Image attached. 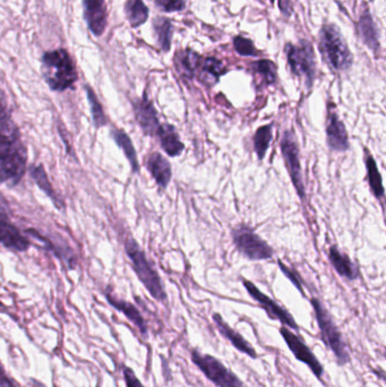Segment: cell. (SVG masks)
Instances as JSON below:
<instances>
[{
	"label": "cell",
	"instance_id": "1",
	"mask_svg": "<svg viewBox=\"0 0 386 387\" xmlns=\"http://www.w3.org/2000/svg\"><path fill=\"white\" fill-rule=\"evenodd\" d=\"M28 166V149L21 132L0 135V184L14 187L24 177Z\"/></svg>",
	"mask_w": 386,
	"mask_h": 387
},
{
	"label": "cell",
	"instance_id": "3",
	"mask_svg": "<svg viewBox=\"0 0 386 387\" xmlns=\"http://www.w3.org/2000/svg\"><path fill=\"white\" fill-rule=\"evenodd\" d=\"M311 304H312L315 318L318 322L323 343L334 354V357L340 366H345L350 363L351 356L347 342L343 339V333L334 322L330 312L326 309L320 299L315 298V297L311 298Z\"/></svg>",
	"mask_w": 386,
	"mask_h": 387
},
{
	"label": "cell",
	"instance_id": "35",
	"mask_svg": "<svg viewBox=\"0 0 386 387\" xmlns=\"http://www.w3.org/2000/svg\"><path fill=\"white\" fill-rule=\"evenodd\" d=\"M279 265L280 270H281V271L283 272L284 274H286V277H287L288 279H289L290 281L293 282V285H295L296 288L298 289L299 292H301L303 296H305V292H303V285H301V279H299L298 275L296 274V272L289 270L287 266L284 265V264L282 263L281 260H279Z\"/></svg>",
	"mask_w": 386,
	"mask_h": 387
},
{
	"label": "cell",
	"instance_id": "25",
	"mask_svg": "<svg viewBox=\"0 0 386 387\" xmlns=\"http://www.w3.org/2000/svg\"><path fill=\"white\" fill-rule=\"evenodd\" d=\"M153 31L155 40L163 53H169L172 49L174 25L167 17H155L153 20Z\"/></svg>",
	"mask_w": 386,
	"mask_h": 387
},
{
	"label": "cell",
	"instance_id": "4",
	"mask_svg": "<svg viewBox=\"0 0 386 387\" xmlns=\"http://www.w3.org/2000/svg\"><path fill=\"white\" fill-rule=\"evenodd\" d=\"M318 41L323 58L331 68L339 72L350 70L353 55L337 25L326 24L322 26Z\"/></svg>",
	"mask_w": 386,
	"mask_h": 387
},
{
	"label": "cell",
	"instance_id": "40",
	"mask_svg": "<svg viewBox=\"0 0 386 387\" xmlns=\"http://www.w3.org/2000/svg\"><path fill=\"white\" fill-rule=\"evenodd\" d=\"M271 1V4H274V1H276V0H270Z\"/></svg>",
	"mask_w": 386,
	"mask_h": 387
},
{
	"label": "cell",
	"instance_id": "11",
	"mask_svg": "<svg viewBox=\"0 0 386 387\" xmlns=\"http://www.w3.org/2000/svg\"><path fill=\"white\" fill-rule=\"evenodd\" d=\"M280 334H281L282 339L287 344L290 351L293 352L296 359H298L301 363L305 364L309 368V371H312L315 376L318 377V379L323 381L324 366L320 364L314 352L307 346L306 342L299 335L296 334L291 329L286 327H280Z\"/></svg>",
	"mask_w": 386,
	"mask_h": 387
},
{
	"label": "cell",
	"instance_id": "28",
	"mask_svg": "<svg viewBox=\"0 0 386 387\" xmlns=\"http://www.w3.org/2000/svg\"><path fill=\"white\" fill-rule=\"evenodd\" d=\"M125 11L132 28H140L149 18L150 11L144 0H127Z\"/></svg>",
	"mask_w": 386,
	"mask_h": 387
},
{
	"label": "cell",
	"instance_id": "8",
	"mask_svg": "<svg viewBox=\"0 0 386 387\" xmlns=\"http://www.w3.org/2000/svg\"><path fill=\"white\" fill-rule=\"evenodd\" d=\"M231 235L236 248L244 258L251 260H270L274 255L270 245L247 226L235 228Z\"/></svg>",
	"mask_w": 386,
	"mask_h": 387
},
{
	"label": "cell",
	"instance_id": "34",
	"mask_svg": "<svg viewBox=\"0 0 386 387\" xmlns=\"http://www.w3.org/2000/svg\"><path fill=\"white\" fill-rule=\"evenodd\" d=\"M122 377H124L126 387H145L138 378L135 371H132V368L128 367V366L122 367Z\"/></svg>",
	"mask_w": 386,
	"mask_h": 387
},
{
	"label": "cell",
	"instance_id": "39",
	"mask_svg": "<svg viewBox=\"0 0 386 387\" xmlns=\"http://www.w3.org/2000/svg\"><path fill=\"white\" fill-rule=\"evenodd\" d=\"M4 307H5V306H4L3 302H0V310H3Z\"/></svg>",
	"mask_w": 386,
	"mask_h": 387
},
{
	"label": "cell",
	"instance_id": "15",
	"mask_svg": "<svg viewBox=\"0 0 386 387\" xmlns=\"http://www.w3.org/2000/svg\"><path fill=\"white\" fill-rule=\"evenodd\" d=\"M213 321H214L217 329H218L220 334L224 336L226 340L229 341L231 343V346L241 352V354L249 356L251 359H257L259 354H257L256 349L251 346L249 341L244 338L243 335L237 332L235 329H232L229 324L224 321V317L219 313H214L212 315Z\"/></svg>",
	"mask_w": 386,
	"mask_h": 387
},
{
	"label": "cell",
	"instance_id": "12",
	"mask_svg": "<svg viewBox=\"0 0 386 387\" xmlns=\"http://www.w3.org/2000/svg\"><path fill=\"white\" fill-rule=\"evenodd\" d=\"M243 282L249 296L254 299L262 309H264L265 313L268 314V318L273 319V321H279L283 327H288V329L299 331L298 324L286 308L274 302L273 299L266 296L265 293L257 288L254 283L247 281V280H244Z\"/></svg>",
	"mask_w": 386,
	"mask_h": 387
},
{
	"label": "cell",
	"instance_id": "2",
	"mask_svg": "<svg viewBox=\"0 0 386 387\" xmlns=\"http://www.w3.org/2000/svg\"><path fill=\"white\" fill-rule=\"evenodd\" d=\"M42 75L50 89L64 92L78 80V70L72 57L65 49L48 51L42 57Z\"/></svg>",
	"mask_w": 386,
	"mask_h": 387
},
{
	"label": "cell",
	"instance_id": "9",
	"mask_svg": "<svg viewBox=\"0 0 386 387\" xmlns=\"http://www.w3.org/2000/svg\"><path fill=\"white\" fill-rule=\"evenodd\" d=\"M281 152L296 191L298 194L299 198L303 199L306 197V189L303 179L298 142L293 130L284 132L281 139Z\"/></svg>",
	"mask_w": 386,
	"mask_h": 387
},
{
	"label": "cell",
	"instance_id": "5",
	"mask_svg": "<svg viewBox=\"0 0 386 387\" xmlns=\"http://www.w3.org/2000/svg\"><path fill=\"white\" fill-rule=\"evenodd\" d=\"M125 249H126L128 258L132 262V270L135 272L142 285L149 291L152 298H155L157 302H166L167 293L162 281H161L160 275L155 271L153 265L150 263L147 255L142 250L135 239H127L125 243Z\"/></svg>",
	"mask_w": 386,
	"mask_h": 387
},
{
	"label": "cell",
	"instance_id": "18",
	"mask_svg": "<svg viewBox=\"0 0 386 387\" xmlns=\"http://www.w3.org/2000/svg\"><path fill=\"white\" fill-rule=\"evenodd\" d=\"M147 168L155 183L160 186L161 189H166L172 177L170 162L161 153L153 152L147 158Z\"/></svg>",
	"mask_w": 386,
	"mask_h": 387
},
{
	"label": "cell",
	"instance_id": "27",
	"mask_svg": "<svg viewBox=\"0 0 386 387\" xmlns=\"http://www.w3.org/2000/svg\"><path fill=\"white\" fill-rule=\"evenodd\" d=\"M31 177L33 178L36 185L39 186V189L42 191L46 193V195L49 196V198L53 201V204L58 208H64V204L61 202V199L59 198L58 195L53 189V185L50 183L49 178H48L46 170H44L42 166H32L30 168Z\"/></svg>",
	"mask_w": 386,
	"mask_h": 387
},
{
	"label": "cell",
	"instance_id": "37",
	"mask_svg": "<svg viewBox=\"0 0 386 387\" xmlns=\"http://www.w3.org/2000/svg\"><path fill=\"white\" fill-rule=\"evenodd\" d=\"M11 112L9 109V100L6 97L3 90H0V122L11 118Z\"/></svg>",
	"mask_w": 386,
	"mask_h": 387
},
{
	"label": "cell",
	"instance_id": "14",
	"mask_svg": "<svg viewBox=\"0 0 386 387\" xmlns=\"http://www.w3.org/2000/svg\"><path fill=\"white\" fill-rule=\"evenodd\" d=\"M132 108H134L136 120L143 130V133L147 136H155L161 124L151 100L145 95L141 99L134 101Z\"/></svg>",
	"mask_w": 386,
	"mask_h": 387
},
{
	"label": "cell",
	"instance_id": "29",
	"mask_svg": "<svg viewBox=\"0 0 386 387\" xmlns=\"http://www.w3.org/2000/svg\"><path fill=\"white\" fill-rule=\"evenodd\" d=\"M273 137V124H264L256 130L254 136V147L259 160H263L268 152Z\"/></svg>",
	"mask_w": 386,
	"mask_h": 387
},
{
	"label": "cell",
	"instance_id": "36",
	"mask_svg": "<svg viewBox=\"0 0 386 387\" xmlns=\"http://www.w3.org/2000/svg\"><path fill=\"white\" fill-rule=\"evenodd\" d=\"M0 387H19L14 378L6 371L1 360H0Z\"/></svg>",
	"mask_w": 386,
	"mask_h": 387
},
{
	"label": "cell",
	"instance_id": "30",
	"mask_svg": "<svg viewBox=\"0 0 386 387\" xmlns=\"http://www.w3.org/2000/svg\"><path fill=\"white\" fill-rule=\"evenodd\" d=\"M251 70L255 74L261 76L265 83L268 85H273L276 82V66L273 61L268 60V59H262V60L255 61L251 64Z\"/></svg>",
	"mask_w": 386,
	"mask_h": 387
},
{
	"label": "cell",
	"instance_id": "33",
	"mask_svg": "<svg viewBox=\"0 0 386 387\" xmlns=\"http://www.w3.org/2000/svg\"><path fill=\"white\" fill-rule=\"evenodd\" d=\"M155 4L163 13H174L186 9V0H155Z\"/></svg>",
	"mask_w": 386,
	"mask_h": 387
},
{
	"label": "cell",
	"instance_id": "6",
	"mask_svg": "<svg viewBox=\"0 0 386 387\" xmlns=\"http://www.w3.org/2000/svg\"><path fill=\"white\" fill-rule=\"evenodd\" d=\"M191 359L192 363L215 386L244 387L243 381L214 356L202 354L197 349H192Z\"/></svg>",
	"mask_w": 386,
	"mask_h": 387
},
{
	"label": "cell",
	"instance_id": "24",
	"mask_svg": "<svg viewBox=\"0 0 386 387\" xmlns=\"http://www.w3.org/2000/svg\"><path fill=\"white\" fill-rule=\"evenodd\" d=\"M365 164H366L367 181L370 185V191L376 198H383L385 189H384L381 172L378 170L375 159L372 158V155L367 149H365Z\"/></svg>",
	"mask_w": 386,
	"mask_h": 387
},
{
	"label": "cell",
	"instance_id": "19",
	"mask_svg": "<svg viewBox=\"0 0 386 387\" xmlns=\"http://www.w3.org/2000/svg\"><path fill=\"white\" fill-rule=\"evenodd\" d=\"M155 136L159 139L163 151L169 157L176 158V157H179L184 152L185 145L180 141L179 134H178L176 127L172 126V124H161Z\"/></svg>",
	"mask_w": 386,
	"mask_h": 387
},
{
	"label": "cell",
	"instance_id": "20",
	"mask_svg": "<svg viewBox=\"0 0 386 387\" xmlns=\"http://www.w3.org/2000/svg\"><path fill=\"white\" fill-rule=\"evenodd\" d=\"M328 260L333 266L334 270L338 272L340 277H345L347 280H357L360 275L359 268L353 264V260L348 255L340 252L335 246H331L328 252Z\"/></svg>",
	"mask_w": 386,
	"mask_h": 387
},
{
	"label": "cell",
	"instance_id": "7",
	"mask_svg": "<svg viewBox=\"0 0 386 387\" xmlns=\"http://www.w3.org/2000/svg\"><path fill=\"white\" fill-rule=\"evenodd\" d=\"M290 70L297 78L305 80L307 89H312L316 74V63L313 46L308 40H301L298 45L287 43L284 47Z\"/></svg>",
	"mask_w": 386,
	"mask_h": 387
},
{
	"label": "cell",
	"instance_id": "26",
	"mask_svg": "<svg viewBox=\"0 0 386 387\" xmlns=\"http://www.w3.org/2000/svg\"><path fill=\"white\" fill-rule=\"evenodd\" d=\"M111 136H113V141L116 142V144L122 149V152L126 155V158L132 166V172L140 171L137 153H136L135 147H134L130 136L122 129H113L111 132Z\"/></svg>",
	"mask_w": 386,
	"mask_h": 387
},
{
	"label": "cell",
	"instance_id": "23",
	"mask_svg": "<svg viewBox=\"0 0 386 387\" xmlns=\"http://www.w3.org/2000/svg\"><path fill=\"white\" fill-rule=\"evenodd\" d=\"M358 30L365 45L372 49L374 53H377L380 51L378 31L375 22L370 15V9H365L362 16L359 18Z\"/></svg>",
	"mask_w": 386,
	"mask_h": 387
},
{
	"label": "cell",
	"instance_id": "22",
	"mask_svg": "<svg viewBox=\"0 0 386 387\" xmlns=\"http://www.w3.org/2000/svg\"><path fill=\"white\" fill-rule=\"evenodd\" d=\"M197 70H199V78L202 83L211 86L218 83L221 76H224L226 73L224 63L214 57L201 59Z\"/></svg>",
	"mask_w": 386,
	"mask_h": 387
},
{
	"label": "cell",
	"instance_id": "31",
	"mask_svg": "<svg viewBox=\"0 0 386 387\" xmlns=\"http://www.w3.org/2000/svg\"><path fill=\"white\" fill-rule=\"evenodd\" d=\"M86 93H88V103L91 108L92 120L94 126L97 128L103 127L107 124V117L103 111V105L99 102L97 95L90 86H86Z\"/></svg>",
	"mask_w": 386,
	"mask_h": 387
},
{
	"label": "cell",
	"instance_id": "17",
	"mask_svg": "<svg viewBox=\"0 0 386 387\" xmlns=\"http://www.w3.org/2000/svg\"><path fill=\"white\" fill-rule=\"evenodd\" d=\"M105 299H107L108 304H110L111 307L124 314L125 317L127 318L128 321L134 327H137L138 331L143 335L144 338L149 336V327H147V321L144 319L143 315H142L141 312L138 310L135 304L122 300V299L117 298L110 292L105 293Z\"/></svg>",
	"mask_w": 386,
	"mask_h": 387
},
{
	"label": "cell",
	"instance_id": "38",
	"mask_svg": "<svg viewBox=\"0 0 386 387\" xmlns=\"http://www.w3.org/2000/svg\"><path fill=\"white\" fill-rule=\"evenodd\" d=\"M278 5H279L280 11L286 17H289L293 13V7L290 4V0H278Z\"/></svg>",
	"mask_w": 386,
	"mask_h": 387
},
{
	"label": "cell",
	"instance_id": "13",
	"mask_svg": "<svg viewBox=\"0 0 386 387\" xmlns=\"http://www.w3.org/2000/svg\"><path fill=\"white\" fill-rule=\"evenodd\" d=\"M326 142L328 147L335 152H345L350 147L347 128L334 109H328L326 124Z\"/></svg>",
	"mask_w": 386,
	"mask_h": 387
},
{
	"label": "cell",
	"instance_id": "32",
	"mask_svg": "<svg viewBox=\"0 0 386 387\" xmlns=\"http://www.w3.org/2000/svg\"><path fill=\"white\" fill-rule=\"evenodd\" d=\"M234 48L238 55H243V57H256L259 55V51L255 48L253 41L241 36L234 38Z\"/></svg>",
	"mask_w": 386,
	"mask_h": 387
},
{
	"label": "cell",
	"instance_id": "21",
	"mask_svg": "<svg viewBox=\"0 0 386 387\" xmlns=\"http://www.w3.org/2000/svg\"><path fill=\"white\" fill-rule=\"evenodd\" d=\"M201 59V55L189 48L177 51L174 55V66H176L177 72L179 73L182 78L192 80L195 78L196 70L199 68Z\"/></svg>",
	"mask_w": 386,
	"mask_h": 387
},
{
	"label": "cell",
	"instance_id": "16",
	"mask_svg": "<svg viewBox=\"0 0 386 387\" xmlns=\"http://www.w3.org/2000/svg\"><path fill=\"white\" fill-rule=\"evenodd\" d=\"M84 18L94 36H103L107 26L105 0H83Z\"/></svg>",
	"mask_w": 386,
	"mask_h": 387
},
{
	"label": "cell",
	"instance_id": "10",
	"mask_svg": "<svg viewBox=\"0 0 386 387\" xmlns=\"http://www.w3.org/2000/svg\"><path fill=\"white\" fill-rule=\"evenodd\" d=\"M0 243L14 252H26L30 246L28 239L13 223L11 208L5 197L0 194Z\"/></svg>",
	"mask_w": 386,
	"mask_h": 387
}]
</instances>
